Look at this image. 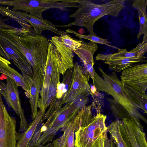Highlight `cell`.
I'll return each mask as SVG.
<instances>
[{"mask_svg": "<svg viewBox=\"0 0 147 147\" xmlns=\"http://www.w3.org/2000/svg\"><path fill=\"white\" fill-rule=\"evenodd\" d=\"M0 37L14 45L26 57L33 73L44 75L49 40L42 35H36L33 28L15 27L6 29L0 28Z\"/></svg>", "mask_w": 147, "mask_h": 147, "instance_id": "1", "label": "cell"}, {"mask_svg": "<svg viewBox=\"0 0 147 147\" xmlns=\"http://www.w3.org/2000/svg\"><path fill=\"white\" fill-rule=\"evenodd\" d=\"M125 0H113L104 3L97 4L90 0H77L81 7L69 16L74 20L67 24L57 25V27L68 28L80 26L86 28L90 35H97L93 31L96 22L106 16L117 17L121 11L125 7Z\"/></svg>", "mask_w": 147, "mask_h": 147, "instance_id": "2", "label": "cell"}, {"mask_svg": "<svg viewBox=\"0 0 147 147\" xmlns=\"http://www.w3.org/2000/svg\"><path fill=\"white\" fill-rule=\"evenodd\" d=\"M102 77L94 71V83L97 90L104 92L111 96L114 99L122 105L132 119L142 131L144 127L140 120L147 123L146 117L136 108L127 94L122 82L115 72L107 74L101 68H99Z\"/></svg>", "mask_w": 147, "mask_h": 147, "instance_id": "3", "label": "cell"}, {"mask_svg": "<svg viewBox=\"0 0 147 147\" xmlns=\"http://www.w3.org/2000/svg\"><path fill=\"white\" fill-rule=\"evenodd\" d=\"M61 55L58 44L49 41L47 61L42 87L38 104V108L43 112L55 98L57 87L60 83L58 65Z\"/></svg>", "mask_w": 147, "mask_h": 147, "instance_id": "4", "label": "cell"}, {"mask_svg": "<svg viewBox=\"0 0 147 147\" xmlns=\"http://www.w3.org/2000/svg\"><path fill=\"white\" fill-rule=\"evenodd\" d=\"M92 109L91 104L81 109L79 125L74 133L76 147H92L97 139L107 130L105 124L107 116L97 113L93 117Z\"/></svg>", "mask_w": 147, "mask_h": 147, "instance_id": "5", "label": "cell"}, {"mask_svg": "<svg viewBox=\"0 0 147 147\" xmlns=\"http://www.w3.org/2000/svg\"><path fill=\"white\" fill-rule=\"evenodd\" d=\"M77 0H0V5L12 7V10L23 11L40 19H43L45 11L57 9L69 11L71 8H78Z\"/></svg>", "mask_w": 147, "mask_h": 147, "instance_id": "6", "label": "cell"}, {"mask_svg": "<svg viewBox=\"0 0 147 147\" xmlns=\"http://www.w3.org/2000/svg\"><path fill=\"white\" fill-rule=\"evenodd\" d=\"M88 100V96H84L61 107L55 113L46 130L42 133L36 144L44 145L52 141L58 131L86 105Z\"/></svg>", "mask_w": 147, "mask_h": 147, "instance_id": "7", "label": "cell"}, {"mask_svg": "<svg viewBox=\"0 0 147 147\" xmlns=\"http://www.w3.org/2000/svg\"><path fill=\"white\" fill-rule=\"evenodd\" d=\"M18 86L12 79L7 77L5 82L0 80V94L4 98L8 105L20 117L19 131L23 132L29 125L21 106Z\"/></svg>", "mask_w": 147, "mask_h": 147, "instance_id": "8", "label": "cell"}, {"mask_svg": "<svg viewBox=\"0 0 147 147\" xmlns=\"http://www.w3.org/2000/svg\"><path fill=\"white\" fill-rule=\"evenodd\" d=\"M74 71L71 84L64 95L62 101V106L71 103L78 98L85 95H94L90 91L88 80L84 75L81 67L76 62L73 65Z\"/></svg>", "mask_w": 147, "mask_h": 147, "instance_id": "9", "label": "cell"}, {"mask_svg": "<svg viewBox=\"0 0 147 147\" xmlns=\"http://www.w3.org/2000/svg\"><path fill=\"white\" fill-rule=\"evenodd\" d=\"M16 121L9 114L0 94V147H16Z\"/></svg>", "mask_w": 147, "mask_h": 147, "instance_id": "10", "label": "cell"}, {"mask_svg": "<svg viewBox=\"0 0 147 147\" xmlns=\"http://www.w3.org/2000/svg\"><path fill=\"white\" fill-rule=\"evenodd\" d=\"M120 76L122 83L145 93L147 89V63L138 64L123 70Z\"/></svg>", "mask_w": 147, "mask_h": 147, "instance_id": "11", "label": "cell"}, {"mask_svg": "<svg viewBox=\"0 0 147 147\" xmlns=\"http://www.w3.org/2000/svg\"><path fill=\"white\" fill-rule=\"evenodd\" d=\"M119 127L128 147H147L145 133L132 119L125 117L120 120Z\"/></svg>", "mask_w": 147, "mask_h": 147, "instance_id": "12", "label": "cell"}, {"mask_svg": "<svg viewBox=\"0 0 147 147\" xmlns=\"http://www.w3.org/2000/svg\"><path fill=\"white\" fill-rule=\"evenodd\" d=\"M0 7L7 13L30 24L36 35H41L44 31L48 30L60 35L61 31L49 21L38 18L23 11L10 9L7 7L2 6H0Z\"/></svg>", "mask_w": 147, "mask_h": 147, "instance_id": "13", "label": "cell"}, {"mask_svg": "<svg viewBox=\"0 0 147 147\" xmlns=\"http://www.w3.org/2000/svg\"><path fill=\"white\" fill-rule=\"evenodd\" d=\"M98 49L97 44L90 41L87 43L82 39V45L78 49L73 51L77 55L84 65L83 71L88 81L90 77L92 80L93 85L94 83L93 65L94 61L93 55Z\"/></svg>", "mask_w": 147, "mask_h": 147, "instance_id": "14", "label": "cell"}, {"mask_svg": "<svg viewBox=\"0 0 147 147\" xmlns=\"http://www.w3.org/2000/svg\"><path fill=\"white\" fill-rule=\"evenodd\" d=\"M0 47L3 51L7 59L13 61V63L20 69L29 76L34 75L33 70L27 59L21 52L11 43L0 37Z\"/></svg>", "mask_w": 147, "mask_h": 147, "instance_id": "15", "label": "cell"}, {"mask_svg": "<svg viewBox=\"0 0 147 147\" xmlns=\"http://www.w3.org/2000/svg\"><path fill=\"white\" fill-rule=\"evenodd\" d=\"M22 75L26 79L28 83L30 96L29 98L31 108V117L34 120L38 112V104L39 99L40 90L42 87L44 75L40 72H34L32 77L28 76L22 71Z\"/></svg>", "mask_w": 147, "mask_h": 147, "instance_id": "16", "label": "cell"}, {"mask_svg": "<svg viewBox=\"0 0 147 147\" xmlns=\"http://www.w3.org/2000/svg\"><path fill=\"white\" fill-rule=\"evenodd\" d=\"M81 109L61 129L63 134L53 142V147H76L74 133L79 123Z\"/></svg>", "mask_w": 147, "mask_h": 147, "instance_id": "17", "label": "cell"}, {"mask_svg": "<svg viewBox=\"0 0 147 147\" xmlns=\"http://www.w3.org/2000/svg\"><path fill=\"white\" fill-rule=\"evenodd\" d=\"M118 51L109 54H98L95 57V59L105 61L126 58L140 57L144 56L147 51V39L142 40V42L136 47L128 52L126 49L118 48Z\"/></svg>", "mask_w": 147, "mask_h": 147, "instance_id": "18", "label": "cell"}, {"mask_svg": "<svg viewBox=\"0 0 147 147\" xmlns=\"http://www.w3.org/2000/svg\"><path fill=\"white\" fill-rule=\"evenodd\" d=\"M45 113L39 109L36 117L30 123L26 131L21 133L17 132L16 147H27L35 133L38 125L44 116Z\"/></svg>", "mask_w": 147, "mask_h": 147, "instance_id": "19", "label": "cell"}, {"mask_svg": "<svg viewBox=\"0 0 147 147\" xmlns=\"http://www.w3.org/2000/svg\"><path fill=\"white\" fill-rule=\"evenodd\" d=\"M0 73L9 77L13 80L18 86L24 91L27 97L30 96L29 86L26 79L15 69L0 60Z\"/></svg>", "mask_w": 147, "mask_h": 147, "instance_id": "20", "label": "cell"}, {"mask_svg": "<svg viewBox=\"0 0 147 147\" xmlns=\"http://www.w3.org/2000/svg\"><path fill=\"white\" fill-rule=\"evenodd\" d=\"M132 103L138 111L147 114V95L128 85L122 83Z\"/></svg>", "mask_w": 147, "mask_h": 147, "instance_id": "21", "label": "cell"}, {"mask_svg": "<svg viewBox=\"0 0 147 147\" xmlns=\"http://www.w3.org/2000/svg\"><path fill=\"white\" fill-rule=\"evenodd\" d=\"M147 0H135L132 5L137 11L139 21V30L137 35L139 39L143 35V39H147V18L146 11Z\"/></svg>", "mask_w": 147, "mask_h": 147, "instance_id": "22", "label": "cell"}, {"mask_svg": "<svg viewBox=\"0 0 147 147\" xmlns=\"http://www.w3.org/2000/svg\"><path fill=\"white\" fill-rule=\"evenodd\" d=\"M146 57L144 56L111 60L104 61L108 65L109 69L115 72H121L125 69L135 65L146 63Z\"/></svg>", "mask_w": 147, "mask_h": 147, "instance_id": "23", "label": "cell"}, {"mask_svg": "<svg viewBox=\"0 0 147 147\" xmlns=\"http://www.w3.org/2000/svg\"><path fill=\"white\" fill-rule=\"evenodd\" d=\"M119 121L118 120L112 122L107 127V131L110 134L117 147H128L120 131Z\"/></svg>", "mask_w": 147, "mask_h": 147, "instance_id": "24", "label": "cell"}, {"mask_svg": "<svg viewBox=\"0 0 147 147\" xmlns=\"http://www.w3.org/2000/svg\"><path fill=\"white\" fill-rule=\"evenodd\" d=\"M106 98L109 103L111 110L116 118L121 120L125 117L131 119L127 111L120 104L113 98Z\"/></svg>", "mask_w": 147, "mask_h": 147, "instance_id": "25", "label": "cell"}, {"mask_svg": "<svg viewBox=\"0 0 147 147\" xmlns=\"http://www.w3.org/2000/svg\"><path fill=\"white\" fill-rule=\"evenodd\" d=\"M59 36L63 44L73 51L78 49L82 45V39L79 40L74 38L64 31H61Z\"/></svg>", "mask_w": 147, "mask_h": 147, "instance_id": "26", "label": "cell"}, {"mask_svg": "<svg viewBox=\"0 0 147 147\" xmlns=\"http://www.w3.org/2000/svg\"><path fill=\"white\" fill-rule=\"evenodd\" d=\"M66 32L69 34L71 33L74 34L76 37H78L80 39H85L96 43L97 44H104L114 48H116L109 45V44H110L111 43L108 41L107 39L101 38L97 36V35L95 36L90 34L86 35L81 34L70 28H68L66 30Z\"/></svg>", "mask_w": 147, "mask_h": 147, "instance_id": "27", "label": "cell"}, {"mask_svg": "<svg viewBox=\"0 0 147 147\" xmlns=\"http://www.w3.org/2000/svg\"><path fill=\"white\" fill-rule=\"evenodd\" d=\"M92 103V108L95 109L97 113H101L104 105V95L97 90L94 94Z\"/></svg>", "mask_w": 147, "mask_h": 147, "instance_id": "28", "label": "cell"}, {"mask_svg": "<svg viewBox=\"0 0 147 147\" xmlns=\"http://www.w3.org/2000/svg\"><path fill=\"white\" fill-rule=\"evenodd\" d=\"M107 130L105 132L104 145V147H115V145L113 139H109L107 136Z\"/></svg>", "mask_w": 147, "mask_h": 147, "instance_id": "29", "label": "cell"}, {"mask_svg": "<svg viewBox=\"0 0 147 147\" xmlns=\"http://www.w3.org/2000/svg\"><path fill=\"white\" fill-rule=\"evenodd\" d=\"M105 131L96 140L94 143L92 147H104V137L105 132Z\"/></svg>", "mask_w": 147, "mask_h": 147, "instance_id": "30", "label": "cell"}, {"mask_svg": "<svg viewBox=\"0 0 147 147\" xmlns=\"http://www.w3.org/2000/svg\"><path fill=\"white\" fill-rule=\"evenodd\" d=\"M41 135V133L39 131L35 133L30 141L27 147H32L34 144H36Z\"/></svg>", "mask_w": 147, "mask_h": 147, "instance_id": "31", "label": "cell"}, {"mask_svg": "<svg viewBox=\"0 0 147 147\" xmlns=\"http://www.w3.org/2000/svg\"><path fill=\"white\" fill-rule=\"evenodd\" d=\"M0 60L6 64L9 65L11 64V62L9 61L1 56H0Z\"/></svg>", "mask_w": 147, "mask_h": 147, "instance_id": "32", "label": "cell"}, {"mask_svg": "<svg viewBox=\"0 0 147 147\" xmlns=\"http://www.w3.org/2000/svg\"><path fill=\"white\" fill-rule=\"evenodd\" d=\"M0 14L3 16L8 17L7 14L6 12L2 9L0 7Z\"/></svg>", "mask_w": 147, "mask_h": 147, "instance_id": "33", "label": "cell"}, {"mask_svg": "<svg viewBox=\"0 0 147 147\" xmlns=\"http://www.w3.org/2000/svg\"><path fill=\"white\" fill-rule=\"evenodd\" d=\"M97 90V89L95 86L93 85L90 86V91L93 94H94Z\"/></svg>", "mask_w": 147, "mask_h": 147, "instance_id": "34", "label": "cell"}, {"mask_svg": "<svg viewBox=\"0 0 147 147\" xmlns=\"http://www.w3.org/2000/svg\"><path fill=\"white\" fill-rule=\"evenodd\" d=\"M0 56L7 59V57L3 51L0 47Z\"/></svg>", "mask_w": 147, "mask_h": 147, "instance_id": "35", "label": "cell"}]
</instances>
